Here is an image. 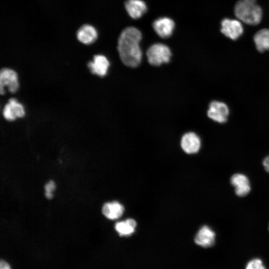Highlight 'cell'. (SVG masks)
Wrapping results in <instances>:
<instances>
[{
	"label": "cell",
	"instance_id": "obj_12",
	"mask_svg": "<svg viewBox=\"0 0 269 269\" xmlns=\"http://www.w3.org/2000/svg\"><path fill=\"white\" fill-rule=\"evenodd\" d=\"M110 63L106 57L102 55L94 56L93 61L88 63V67L91 72L99 76L106 75Z\"/></svg>",
	"mask_w": 269,
	"mask_h": 269
},
{
	"label": "cell",
	"instance_id": "obj_4",
	"mask_svg": "<svg viewBox=\"0 0 269 269\" xmlns=\"http://www.w3.org/2000/svg\"><path fill=\"white\" fill-rule=\"evenodd\" d=\"M7 87L10 93H15L19 87L17 76L13 70L3 68L0 74V92L1 94L5 93L4 88Z\"/></svg>",
	"mask_w": 269,
	"mask_h": 269
},
{
	"label": "cell",
	"instance_id": "obj_20",
	"mask_svg": "<svg viewBox=\"0 0 269 269\" xmlns=\"http://www.w3.org/2000/svg\"><path fill=\"white\" fill-rule=\"evenodd\" d=\"M263 164L266 171L269 173V154L264 159Z\"/></svg>",
	"mask_w": 269,
	"mask_h": 269
},
{
	"label": "cell",
	"instance_id": "obj_7",
	"mask_svg": "<svg viewBox=\"0 0 269 269\" xmlns=\"http://www.w3.org/2000/svg\"><path fill=\"white\" fill-rule=\"evenodd\" d=\"M152 27L159 36L166 38L172 35L175 27V23L169 17H162L153 21Z\"/></svg>",
	"mask_w": 269,
	"mask_h": 269
},
{
	"label": "cell",
	"instance_id": "obj_21",
	"mask_svg": "<svg viewBox=\"0 0 269 269\" xmlns=\"http://www.w3.org/2000/svg\"><path fill=\"white\" fill-rule=\"evenodd\" d=\"M0 269H11L9 264L4 260H1L0 263Z\"/></svg>",
	"mask_w": 269,
	"mask_h": 269
},
{
	"label": "cell",
	"instance_id": "obj_22",
	"mask_svg": "<svg viewBox=\"0 0 269 269\" xmlns=\"http://www.w3.org/2000/svg\"></svg>",
	"mask_w": 269,
	"mask_h": 269
},
{
	"label": "cell",
	"instance_id": "obj_14",
	"mask_svg": "<svg viewBox=\"0 0 269 269\" xmlns=\"http://www.w3.org/2000/svg\"><path fill=\"white\" fill-rule=\"evenodd\" d=\"M76 35L80 42L85 44H90L95 42L97 39L98 32L94 26L86 24L79 28Z\"/></svg>",
	"mask_w": 269,
	"mask_h": 269
},
{
	"label": "cell",
	"instance_id": "obj_1",
	"mask_svg": "<svg viewBox=\"0 0 269 269\" xmlns=\"http://www.w3.org/2000/svg\"><path fill=\"white\" fill-rule=\"evenodd\" d=\"M142 38L140 31L135 27H126L121 33L117 49L122 62L127 66L136 67L142 59L139 43Z\"/></svg>",
	"mask_w": 269,
	"mask_h": 269
},
{
	"label": "cell",
	"instance_id": "obj_3",
	"mask_svg": "<svg viewBox=\"0 0 269 269\" xmlns=\"http://www.w3.org/2000/svg\"><path fill=\"white\" fill-rule=\"evenodd\" d=\"M146 55L150 65L159 66L170 61L171 52L167 45L157 43L152 44L148 48Z\"/></svg>",
	"mask_w": 269,
	"mask_h": 269
},
{
	"label": "cell",
	"instance_id": "obj_10",
	"mask_svg": "<svg viewBox=\"0 0 269 269\" xmlns=\"http://www.w3.org/2000/svg\"><path fill=\"white\" fill-rule=\"evenodd\" d=\"M231 184L235 188V193L240 197L247 195L251 191V185L248 178L242 173H236L231 176Z\"/></svg>",
	"mask_w": 269,
	"mask_h": 269
},
{
	"label": "cell",
	"instance_id": "obj_16",
	"mask_svg": "<svg viewBox=\"0 0 269 269\" xmlns=\"http://www.w3.org/2000/svg\"><path fill=\"white\" fill-rule=\"evenodd\" d=\"M136 226V221L133 219L130 218L125 221L117 222L115 228L120 236L128 237L134 233Z\"/></svg>",
	"mask_w": 269,
	"mask_h": 269
},
{
	"label": "cell",
	"instance_id": "obj_18",
	"mask_svg": "<svg viewBox=\"0 0 269 269\" xmlns=\"http://www.w3.org/2000/svg\"><path fill=\"white\" fill-rule=\"evenodd\" d=\"M245 269H266L263 262L259 258L251 260L246 265Z\"/></svg>",
	"mask_w": 269,
	"mask_h": 269
},
{
	"label": "cell",
	"instance_id": "obj_2",
	"mask_svg": "<svg viewBox=\"0 0 269 269\" xmlns=\"http://www.w3.org/2000/svg\"><path fill=\"white\" fill-rule=\"evenodd\" d=\"M234 13L241 21L249 25L258 24L262 18V10L256 0H239L234 7Z\"/></svg>",
	"mask_w": 269,
	"mask_h": 269
},
{
	"label": "cell",
	"instance_id": "obj_5",
	"mask_svg": "<svg viewBox=\"0 0 269 269\" xmlns=\"http://www.w3.org/2000/svg\"><path fill=\"white\" fill-rule=\"evenodd\" d=\"M229 114V110L227 105L223 102L217 101L212 102L207 111L208 117L219 123L226 122Z\"/></svg>",
	"mask_w": 269,
	"mask_h": 269
},
{
	"label": "cell",
	"instance_id": "obj_19",
	"mask_svg": "<svg viewBox=\"0 0 269 269\" xmlns=\"http://www.w3.org/2000/svg\"><path fill=\"white\" fill-rule=\"evenodd\" d=\"M55 183L53 180H50L44 186L45 196L49 199L52 198L53 192L55 189Z\"/></svg>",
	"mask_w": 269,
	"mask_h": 269
},
{
	"label": "cell",
	"instance_id": "obj_8",
	"mask_svg": "<svg viewBox=\"0 0 269 269\" xmlns=\"http://www.w3.org/2000/svg\"><path fill=\"white\" fill-rule=\"evenodd\" d=\"M216 234L209 226L204 225L196 233L194 238L195 243L203 248L212 247L215 242Z\"/></svg>",
	"mask_w": 269,
	"mask_h": 269
},
{
	"label": "cell",
	"instance_id": "obj_13",
	"mask_svg": "<svg viewBox=\"0 0 269 269\" xmlns=\"http://www.w3.org/2000/svg\"><path fill=\"white\" fill-rule=\"evenodd\" d=\"M125 7L130 16L135 19L141 17L147 11L146 3L142 0H127Z\"/></svg>",
	"mask_w": 269,
	"mask_h": 269
},
{
	"label": "cell",
	"instance_id": "obj_6",
	"mask_svg": "<svg viewBox=\"0 0 269 269\" xmlns=\"http://www.w3.org/2000/svg\"><path fill=\"white\" fill-rule=\"evenodd\" d=\"M221 24V32L232 40H236L243 33V27L240 20L226 18Z\"/></svg>",
	"mask_w": 269,
	"mask_h": 269
},
{
	"label": "cell",
	"instance_id": "obj_9",
	"mask_svg": "<svg viewBox=\"0 0 269 269\" xmlns=\"http://www.w3.org/2000/svg\"><path fill=\"white\" fill-rule=\"evenodd\" d=\"M180 144L181 148L184 152L188 154H194L199 150L201 146V140L195 133L189 132L182 136Z\"/></svg>",
	"mask_w": 269,
	"mask_h": 269
},
{
	"label": "cell",
	"instance_id": "obj_15",
	"mask_svg": "<svg viewBox=\"0 0 269 269\" xmlns=\"http://www.w3.org/2000/svg\"><path fill=\"white\" fill-rule=\"evenodd\" d=\"M102 212L107 219L116 220L120 218L123 214L124 207L119 202H109L104 204Z\"/></svg>",
	"mask_w": 269,
	"mask_h": 269
},
{
	"label": "cell",
	"instance_id": "obj_11",
	"mask_svg": "<svg viewBox=\"0 0 269 269\" xmlns=\"http://www.w3.org/2000/svg\"><path fill=\"white\" fill-rule=\"evenodd\" d=\"M2 113L4 118L8 121L23 117L25 114L23 106L14 98L8 100V103L4 107Z\"/></svg>",
	"mask_w": 269,
	"mask_h": 269
},
{
	"label": "cell",
	"instance_id": "obj_17",
	"mask_svg": "<svg viewBox=\"0 0 269 269\" xmlns=\"http://www.w3.org/2000/svg\"><path fill=\"white\" fill-rule=\"evenodd\" d=\"M254 41L259 51L269 50V29L264 28L258 31L254 36Z\"/></svg>",
	"mask_w": 269,
	"mask_h": 269
}]
</instances>
